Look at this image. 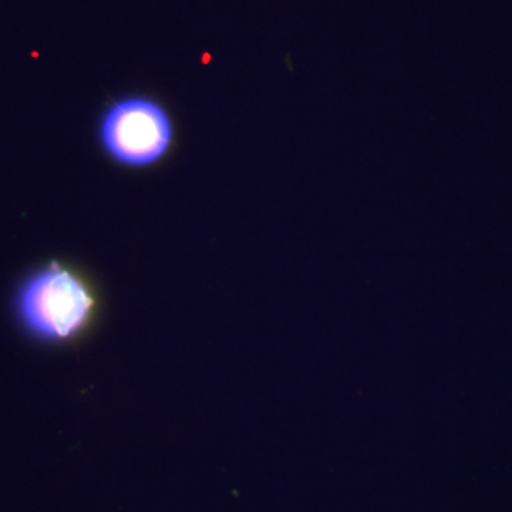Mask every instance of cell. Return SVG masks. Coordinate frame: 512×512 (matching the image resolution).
Returning a JSON list of instances; mask_svg holds the SVG:
<instances>
[{
  "label": "cell",
  "instance_id": "1",
  "mask_svg": "<svg viewBox=\"0 0 512 512\" xmlns=\"http://www.w3.org/2000/svg\"><path fill=\"white\" fill-rule=\"evenodd\" d=\"M18 305L20 318L33 333L63 340L86 328L96 301L82 276L53 262L26 279Z\"/></svg>",
  "mask_w": 512,
  "mask_h": 512
},
{
  "label": "cell",
  "instance_id": "2",
  "mask_svg": "<svg viewBox=\"0 0 512 512\" xmlns=\"http://www.w3.org/2000/svg\"><path fill=\"white\" fill-rule=\"evenodd\" d=\"M100 136L111 158L128 167H146L170 150L173 124L156 101L131 97L106 111Z\"/></svg>",
  "mask_w": 512,
  "mask_h": 512
}]
</instances>
